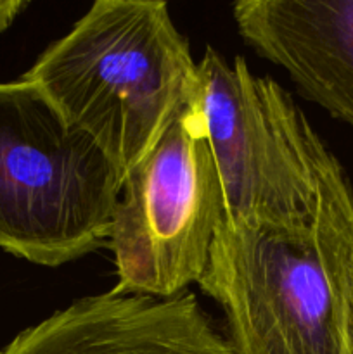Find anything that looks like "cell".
<instances>
[{"instance_id": "obj_1", "label": "cell", "mask_w": 353, "mask_h": 354, "mask_svg": "<svg viewBox=\"0 0 353 354\" xmlns=\"http://www.w3.org/2000/svg\"><path fill=\"white\" fill-rule=\"evenodd\" d=\"M353 189L331 152L314 211L294 225L225 220L197 283L225 313L234 354H345Z\"/></svg>"}, {"instance_id": "obj_2", "label": "cell", "mask_w": 353, "mask_h": 354, "mask_svg": "<svg viewBox=\"0 0 353 354\" xmlns=\"http://www.w3.org/2000/svg\"><path fill=\"white\" fill-rule=\"evenodd\" d=\"M125 176L197 95L189 41L158 0H99L23 75Z\"/></svg>"}, {"instance_id": "obj_3", "label": "cell", "mask_w": 353, "mask_h": 354, "mask_svg": "<svg viewBox=\"0 0 353 354\" xmlns=\"http://www.w3.org/2000/svg\"><path fill=\"white\" fill-rule=\"evenodd\" d=\"M123 182L35 83L0 82V249L51 268L97 251Z\"/></svg>"}, {"instance_id": "obj_4", "label": "cell", "mask_w": 353, "mask_h": 354, "mask_svg": "<svg viewBox=\"0 0 353 354\" xmlns=\"http://www.w3.org/2000/svg\"><path fill=\"white\" fill-rule=\"evenodd\" d=\"M196 106L203 118L234 225H294L317 201L318 178L331 151L289 93L256 76L244 57L228 62L208 47L197 62Z\"/></svg>"}, {"instance_id": "obj_5", "label": "cell", "mask_w": 353, "mask_h": 354, "mask_svg": "<svg viewBox=\"0 0 353 354\" xmlns=\"http://www.w3.org/2000/svg\"><path fill=\"white\" fill-rule=\"evenodd\" d=\"M224 216L217 165L192 102L125 176L109 235L118 279L111 292H185L203 277Z\"/></svg>"}, {"instance_id": "obj_6", "label": "cell", "mask_w": 353, "mask_h": 354, "mask_svg": "<svg viewBox=\"0 0 353 354\" xmlns=\"http://www.w3.org/2000/svg\"><path fill=\"white\" fill-rule=\"evenodd\" d=\"M0 354H234L190 292L168 299L106 292L24 328Z\"/></svg>"}, {"instance_id": "obj_7", "label": "cell", "mask_w": 353, "mask_h": 354, "mask_svg": "<svg viewBox=\"0 0 353 354\" xmlns=\"http://www.w3.org/2000/svg\"><path fill=\"white\" fill-rule=\"evenodd\" d=\"M232 16L305 99L353 128V0H241Z\"/></svg>"}, {"instance_id": "obj_8", "label": "cell", "mask_w": 353, "mask_h": 354, "mask_svg": "<svg viewBox=\"0 0 353 354\" xmlns=\"http://www.w3.org/2000/svg\"><path fill=\"white\" fill-rule=\"evenodd\" d=\"M345 354H353V249L345 266Z\"/></svg>"}, {"instance_id": "obj_9", "label": "cell", "mask_w": 353, "mask_h": 354, "mask_svg": "<svg viewBox=\"0 0 353 354\" xmlns=\"http://www.w3.org/2000/svg\"><path fill=\"white\" fill-rule=\"evenodd\" d=\"M26 7L28 2L24 0H0V31L7 30Z\"/></svg>"}]
</instances>
